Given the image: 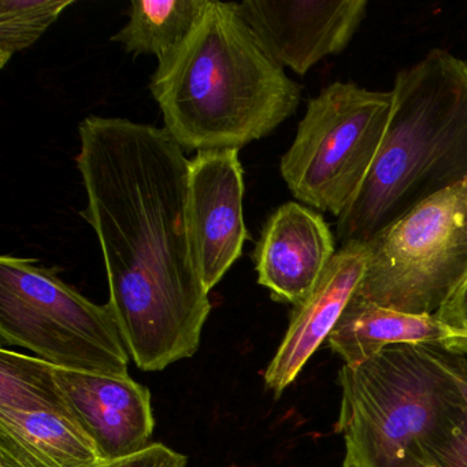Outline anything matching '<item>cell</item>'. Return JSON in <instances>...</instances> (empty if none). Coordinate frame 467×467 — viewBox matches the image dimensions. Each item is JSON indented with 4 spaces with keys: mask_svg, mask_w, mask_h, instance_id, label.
I'll list each match as a JSON object with an SVG mask.
<instances>
[{
    "mask_svg": "<svg viewBox=\"0 0 467 467\" xmlns=\"http://www.w3.org/2000/svg\"><path fill=\"white\" fill-rule=\"evenodd\" d=\"M76 157L102 248L108 305L135 365L193 357L212 311L188 223L190 161L163 128L89 116Z\"/></svg>",
    "mask_w": 467,
    "mask_h": 467,
    "instance_id": "6da1fadb",
    "label": "cell"
},
{
    "mask_svg": "<svg viewBox=\"0 0 467 467\" xmlns=\"http://www.w3.org/2000/svg\"><path fill=\"white\" fill-rule=\"evenodd\" d=\"M150 91L182 150H240L275 132L299 108L302 88L259 45L237 4L209 0Z\"/></svg>",
    "mask_w": 467,
    "mask_h": 467,
    "instance_id": "7a4b0ae2",
    "label": "cell"
},
{
    "mask_svg": "<svg viewBox=\"0 0 467 467\" xmlns=\"http://www.w3.org/2000/svg\"><path fill=\"white\" fill-rule=\"evenodd\" d=\"M467 182V61L433 50L398 73L392 110L359 195L337 218L343 245L368 244L401 215Z\"/></svg>",
    "mask_w": 467,
    "mask_h": 467,
    "instance_id": "3957f363",
    "label": "cell"
},
{
    "mask_svg": "<svg viewBox=\"0 0 467 467\" xmlns=\"http://www.w3.org/2000/svg\"><path fill=\"white\" fill-rule=\"evenodd\" d=\"M343 467H420L426 453L466 417L455 379L431 346L388 347L338 371Z\"/></svg>",
    "mask_w": 467,
    "mask_h": 467,
    "instance_id": "277c9868",
    "label": "cell"
},
{
    "mask_svg": "<svg viewBox=\"0 0 467 467\" xmlns=\"http://www.w3.org/2000/svg\"><path fill=\"white\" fill-rule=\"evenodd\" d=\"M0 337L56 368L130 376L110 306L87 299L35 259L0 258Z\"/></svg>",
    "mask_w": 467,
    "mask_h": 467,
    "instance_id": "5b68a950",
    "label": "cell"
},
{
    "mask_svg": "<svg viewBox=\"0 0 467 467\" xmlns=\"http://www.w3.org/2000/svg\"><path fill=\"white\" fill-rule=\"evenodd\" d=\"M392 91L330 84L308 102L281 176L297 201L340 218L359 195L384 140Z\"/></svg>",
    "mask_w": 467,
    "mask_h": 467,
    "instance_id": "8992f818",
    "label": "cell"
},
{
    "mask_svg": "<svg viewBox=\"0 0 467 467\" xmlns=\"http://www.w3.org/2000/svg\"><path fill=\"white\" fill-rule=\"evenodd\" d=\"M355 296L409 314H436L467 275V182L431 196L366 244Z\"/></svg>",
    "mask_w": 467,
    "mask_h": 467,
    "instance_id": "52a82bcc",
    "label": "cell"
},
{
    "mask_svg": "<svg viewBox=\"0 0 467 467\" xmlns=\"http://www.w3.org/2000/svg\"><path fill=\"white\" fill-rule=\"evenodd\" d=\"M106 463L62 395L53 366L0 349V467Z\"/></svg>",
    "mask_w": 467,
    "mask_h": 467,
    "instance_id": "ba28073f",
    "label": "cell"
},
{
    "mask_svg": "<svg viewBox=\"0 0 467 467\" xmlns=\"http://www.w3.org/2000/svg\"><path fill=\"white\" fill-rule=\"evenodd\" d=\"M366 0H244L240 16L267 56L303 76L343 53L368 15Z\"/></svg>",
    "mask_w": 467,
    "mask_h": 467,
    "instance_id": "9c48e42d",
    "label": "cell"
},
{
    "mask_svg": "<svg viewBox=\"0 0 467 467\" xmlns=\"http://www.w3.org/2000/svg\"><path fill=\"white\" fill-rule=\"evenodd\" d=\"M243 201L239 150L199 151L190 161L188 223L196 265L209 292L244 250L248 232Z\"/></svg>",
    "mask_w": 467,
    "mask_h": 467,
    "instance_id": "30bf717a",
    "label": "cell"
},
{
    "mask_svg": "<svg viewBox=\"0 0 467 467\" xmlns=\"http://www.w3.org/2000/svg\"><path fill=\"white\" fill-rule=\"evenodd\" d=\"M73 414L106 462L149 447L154 433L151 392L130 376H106L53 366Z\"/></svg>",
    "mask_w": 467,
    "mask_h": 467,
    "instance_id": "8fae6325",
    "label": "cell"
},
{
    "mask_svg": "<svg viewBox=\"0 0 467 467\" xmlns=\"http://www.w3.org/2000/svg\"><path fill=\"white\" fill-rule=\"evenodd\" d=\"M336 253L335 236L324 217L288 202L267 218L256 243L258 283L269 289L273 300L295 307L310 296Z\"/></svg>",
    "mask_w": 467,
    "mask_h": 467,
    "instance_id": "7c38bea8",
    "label": "cell"
},
{
    "mask_svg": "<svg viewBox=\"0 0 467 467\" xmlns=\"http://www.w3.org/2000/svg\"><path fill=\"white\" fill-rule=\"evenodd\" d=\"M366 244L351 243L336 253L310 296L295 306L285 336L264 374L265 385L280 398L314 352L327 340L365 275Z\"/></svg>",
    "mask_w": 467,
    "mask_h": 467,
    "instance_id": "4fadbf2b",
    "label": "cell"
},
{
    "mask_svg": "<svg viewBox=\"0 0 467 467\" xmlns=\"http://www.w3.org/2000/svg\"><path fill=\"white\" fill-rule=\"evenodd\" d=\"M452 332L434 314H409L354 296L327 337L344 365L357 366L392 346H431L447 351Z\"/></svg>",
    "mask_w": 467,
    "mask_h": 467,
    "instance_id": "5bb4252c",
    "label": "cell"
},
{
    "mask_svg": "<svg viewBox=\"0 0 467 467\" xmlns=\"http://www.w3.org/2000/svg\"><path fill=\"white\" fill-rule=\"evenodd\" d=\"M209 0H132L127 26L111 40L135 56H154L165 67L187 42Z\"/></svg>",
    "mask_w": 467,
    "mask_h": 467,
    "instance_id": "9a60e30c",
    "label": "cell"
},
{
    "mask_svg": "<svg viewBox=\"0 0 467 467\" xmlns=\"http://www.w3.org/2000/svg\"><path fill=\"white\" fill-rule=\"evenodd\" d=\"M75 0H2L0 69L13 56L34 46Z\"/></svg>",
    "mask_w": 467,
    "mask_h": 467,
    "instance_id": "2e32d148",
    "label": "cell"
},
{
    "mask_svg": "<svg viewBox=\"0 0 467 467\" xmlns=\"http://www.w3.org/2000/svg\"><path fill=\"white\" fill-rule=\"evenodd\" d=\"M425 466L467 467V415L428 451Z\"/></svg>",
    "mask_w": 467,
    "mask_h": 467,
    "instance_id": "e0dca14e",
    "label": "cell"
},
{
    "mask_svg": "<svg viewBox=\"0 0 467 467\" xmlns=\"http://www.w3.org/2000/svg\"><path fill=\"white\" fill-rule=\"evenodd\" d=\"M187 456L162 442H151L140 452L119 461L106 462L100 467H185Z\"/></svg>",
    "mask_w": 467,
    "mask_h": 467,
    "instance_id": "ac0fdd59",
    "label": "cell"
},
{
    "mask_svg": "<svg viewBox=\"0 0 467 467\" xmlns=\"http://www.w3.org/2000/svg\"><path fill=\"white\" fill-rule=\"evenodd\" d=\"M434 316L452 332V335L467 333V275L451 292Z\"/></svg>",
    "mask_w": 467,
    "mask_h": 467,
    "instance_id": "d6986e66",
    "label": "cell"
},
{
    "mask_svg": "<svg viewBox=\"0 0 467 467\" xmlns=\"http://www.w3.org/2000/svg\"><path fill=\"white\" fill-rule=\"evenodd\" d=\"M434 358L439 360L440 365L450 373V376L455 379L459 390L463 396L464 406L467 412V358L466 355L451 354L439 347H431Z\"/></svg>",
    "mask_w": 467,
    "mask_h": 467,
    "instance_id": "ffe728a7",
    "label": "cell"
},
{
    "mask_svg": "<svg viewBox=\"0 0 467 467\" xmlns=\"http://www.w3.org/2000/svg\"><path fill=\"white\" fill-rule=\"evenodd\" d=\"M451 354H467V333H459V335H452L450 346L447 348Z\"/></svg>",
    "mask_w": 467,
    "mask_h": 467,
    "instance_id": "44dd1931",
    "label": "cell"
},
{
    "mask_svg": "<svg viewBox=\"0 0 467 467\" xmlns=\"http://www.w3.org/2000/svg\"><path fill=\"white\" fill-rule=\"evenodd\" d=\"M420 467H433V466H420Z\"/></svg>",
    "mask_w": 467,
    "mask_h": 467,
    "instance_id": "7402d4cb",
    "label": "cell"
}]
</instances>
